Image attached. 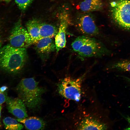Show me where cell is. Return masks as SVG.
<instances>
[{
	"label": "cell",
	"instance_id": "cell-24",
	"mask_svg": "<svg viewBox=\"0 0 130 130\" xmlns=\"http://www.w3.org/2000/svg\"><path fill=\"white\" fill-rule=\"evenodd\" d=\"M1 110H2V106L1 105H0V118L1 116Z\"/></svg>",
	"mask_w": 130,
	"mask_h": 130
},
{
	"label": "cell",
	"instance_id": "cell-14",
	"mask_svg": "<svg viewBox=\"0 0 130 130\" xmlns=\"http://www.w3.org/2000/svg\"><path fill=\"white\" fill-rule=\"evenodd\" d=\"M40 24L35 19L29 21L26 24V29L30 36L33 44H35L39 40Z\"/></svg>",
	"mask_w": 130,
	"mask_h": 130
},
{
	"label": "cell",
	"instance_id": "cell-1",
	"mask_svg": "<svg viewBox=\"0 0 130 130\" xmlns=\"http://www.w3.org/2000/svg\"><path fill=\"white\" fill-rule=\"evenodd\" d=\"M27 58L26 48L16 47L9 44L0 48V67L8 72L15 73L20 72Z\"/></svg>",
	"mask_w": 130,
	"mask_h": 130
},
{
	"label": "cell",
	"instance_id": "cell-11",
	"mask_svg": "<svg viewBox=\"0 0 130 130\" xmlns=\"http://www.w3.org/2000/svg\"><path fill=\"white\" fill-rule=\"evenodd\" d=\"M78 130H105L107 126L105 124L92 117H86L79 123L77 127Z\"/></svg>",
	"mask_w": 130,
	"mask_h": 130
},
{
	"label": "cell",
	"instance_id": "cell-21",
	"mask_svg": "<svg viewBox=\"0 0 130 130\" xmlns=\"http://www.w3.org/2000/svg\"><path fill=\"white\" fill-rule=\"evenodd\" d=\"M7 87L6 86H3L0 87V90L2 92H5L7 90Z\"/></svg>",
	"mask_w": 130,
	"mask_h": 130
},
{
	"label": "cell",
	"instance_id": "cell-19",
	"mask_svg": "<svg viewBox=\"0 0 130 130\" xmlns=\"http://www.w3.org/2000/svg\"><path fill=\"white\" fill-rule=\"evenodd\" d=\"M7 97L5 92H2L0 90V105L6 102Z\"/></svg>",
	"mask_w": 130,
	"mask_h": 130
},
{
	"label": "cell",
	"instance_id": "cell-2",
	"mask_svg": "<svg viewBox=\"0 0 130 130\" xmlns=\"http://www.w3.org/2000/svg\"><path fill=\"white\" fill-rule=\"evenodd\" d=\"M19 98L29 109L38 108L42 102V95L46 91L39 85L38 82L33 78L23 79L16 87Z\"/></svg>",
	"mask_w": 130,
	"mask_h": 130
},
{
	"label": "cell",
	"instance_id": "cell-6",
	"mask_svg": "<svg viewBox=\"0 0 130 130\" xmlns=\"http://www.w3.org/2000/svg\"><path fill=\"white\" fill-rule=\"evenodd\" d=\"M9 44L18 48H25L33 44L27 30L22 26L20 20L15 24L9 38Z\"/></svg>",
	"mask_w": 130,
	"mask_h": 130
},
{
	"label": "cell",
	"instance_id": "cell-8",
	"mask_svg": "<svg viewBox=\"0 0 130 130\" xmlns=\"http://www.w3.org/2000/svg\"><path fill=\"white\" fill-rule=\"evenodd\" d=\"M67 10H64L59 15L60 25L57 34L55 37L57 53L64 48L66 41L65 34L67 29L70 24V15Z\"/></svg>",
	"mask_w": 130,
	"mask_h": 130
},
{
	"label": "cell",
	"instance_id": "cell-22",
	"mask_svg": "<svg viewBox=\"0 0 130 130\" xmlns=\"http://www.w3.org/2000/svg\"><path fill=\"white\" fill-rule=\"evenodd\" d=\"M123 117L126 119L128 122L130 124V117L128 116L126 117L123 116Z\"/></svg>",
	"mask_w": 130,
	"mask_h": 130
},
{
	"label": "cell",
	"instance_id": "cell-9",
	"mask_svg": "<svg viewBox=\"0 0 130 130\" xmlns=\"http://www.w3.org/2000/svg\"><path fill=\"white\" fill-rule=\"evenodd\" d=\"M6 102L9 112L18 118L28 117L26 106L20 98L7 97Z\"/></svg>",
	"mask_w": 130,
	"mask_h": 130
},
{
	"label": "cell",
	"instance_id": "cell-27",
	"mask_svg": "<svg viewBox=\"0 0 130 130\" xmlns=\"http://www.w3.org/2000/svg\"></svg>",
	"mask_w": 130,
	"mask_h": 130
},
{
	"label": "cell",
	"instance_id": "cell-26",
	"mask_svg": "<svg viewBox=\"0 0 130 130\" xmlns=\"http://www.w3.org/2000/svg\"><path fill=\"white\" fill-rule=\"evenodd\" d=\"M0 126H1V123L0 122Z\"/></svg>",
	"mask_w": 130,
	"mask_h": 130
},
{
	"label": "cell",
	"instance_id": "cell-17",
	"mask_svg": "<svg viewBox=\"0 0 130 130\" xmlns=\"http://www.w3.org/2000/svg\"><path fill=\"white\" fill-rule=\"evenodd\" d=\"M18 121L17 120L9 117H6L3 120L5 128L8 130L22 129L23 128V125Z\"/></svg>",
	"mask_w": 130,
	"mask_h": 130
},
{
	"label": "cell",
	"instance_id": "cell-3",
	"mask_svg": "<svg viewBox=\"0 0 130 130\" xmlns=\"http://www.w3.org/2000/svg\"><path fill=\"white\" fill-rule=\"evenodd\" d=\"M71 46L73 50L81 58L101 57L111 53L101 42L87 36L78 37Z\"/></svg>",
	"mask_w": 130,
	"mask_h": 130
},
{
	"label": "cell",
	"instance_id": "cell-23",
	"mask_svg": "<svg viewBox=\"0 0 130 130\" xmlns=\"http://www.w3.org/2000/svg\"><path fill=\"white\" fill-rule=\"evenodd\" d=\"M2 43V35L1 33V30L0 29V48L1 47Z\"/></svg>",
	"mask_w": 130,
	"mask_h": 130
},
{
	"label": "cell",
	"instance_id": "cell-7",
	"mask_svg": "<svg viewBox=\"0 0 130 130\" xmlns=\"http://www.w3.org/2000/svg\"><path fill=\"white\" fill-rule=\"evenodd\" d=\"M76 26L79 31L85 35L95 36L99 33L93 17L89 13L78 16L76 19Z\"/></svg>",
	"mask_w": 130,
	"mask_h": 130
},
{
	"label": "cell",
	"instance_id": "cell-4",
	"mask_svg": "<svg viewBox=\"0 0 130 130\" xmlns=\"http://www.w3.org/2000/svg\"><path fill=\"white\" fill-rule=\"evenodd\" d=\"M109 12L111 20L116 26L130 31V0H111Z\"/></svg>",
	"mask_w": 130,
	"mask_h": 130
},
{
	"label": "cell",
	"instance_id": "cell-13",
	"mask_svg": "<svg viewBox=\"0 0 130 130\" xmlns=\"http://www.w3.org/2000/svg\"><path fill=\"white\" fill-rule=\"evenodd\" d=\"M103 6L102 0H84L79 5L78 8L85 13H89L101 10Z\"/></svg>",
	"mask_w": 130,
	"mask_h": 130
},
{
	"label": "cell",
	"instance_id": "cell-10",
	"mask_svg": "<svg viewBox=\"0 0 130 130\" xmlns=\"http://www.w3.org/2000/svg\"><path fill=\"white\" fill-rule=\"evenodd\" d=\"M35 44V49L40 54H49L56 50L55 41L51 38H42Z\"/></svg>",
	"mask_w": 130,
	"mask_h": 130
},
{
	"label": "cell",
	"instance_id": "cell-16",
	"mask_svg": "<svg viewBox=\"0 0 130 130\" xmlns=\"http://www.w3.org/2000/svg\"><path fill=\"white\" fill-rule=\"evenodd\" d=\"M108 69L120 72H130V60L122 59L115 61L108 66Z\"/></svg>",
	"mask_w": 130,
	"mask_h": 130
},
{
	"label": "cell",
	"instance_id": "cell-25",
	"mask_svg": "<svg viewBox=\"0 0 130 130\" xmlns=\"http://www.w3.org/2000/svg\"><path fill=\"white\" fill-rule=\"evenodd\" d=\"M0 0L2 1H4L6 2H8L10 1L11 0Z\"/></svg>",
	"mask_w": 130,
	"mask_h": 130
},
{
	"label": "cell",
	"instance_id": "cell-18",
	"mask_svg": "<svg viewBox=\"0 0 130 130\" xmlns=\"http://www.w3.org/2000/svg\"><path fill=\"white\" fill-rule=\"evenodd\" d=\"M33 0H15L19 7L22 10H24L30 5Z\"/></svg>",
	"mask_w": 130,
	"mask_h": 130
},
{
	"label": "cell",
	"instance_id": "cell-20",
	"mask_svg": "<svg viewBox=\"0 0 130 130\" xmlns=\"http://www.w3.org/2000/svg\"><path fill=\"white\" fill-rule=\"evenodd\" d=\"M120 76L123 79L130 83V78L123 75H120Z\"/></svg>",
	"mask_w": 130,
	"mask_h": 130
},
{
	"label": "cell",
	"instance_id": "cell-15",
	"mask_svg": "<svg viewBox=\"0 0 130 130\" xmlns=\"http://www.w3.org/2000/svg\"><path fill=\"white\" fill-rule=\"evenodd\" d=\"M58 31V28L52 25L46 23L40 24L39 39L44 38L55 37Z\"/></svg>",
	"mask_w": 130,
	"mask_h": 130
},
{
	"label": "cell",
	"instance_id": "cell-12",
	"mask_svg": "<svg viewBox=\"0 0 130 130\" xmlns=\"http://www.w3.org/2000/svg\"><path fill=\"white\" fill-rule=\"evenodd\" d=\"M19 122L24 124L27 129L29 130H42L45 126L44 121L41 119L35 117H27L22 119H17Z\"/></svg>",
	"mask_w": 130,
	"mask_h": 130
},
{
	"label": "cell",
	"instance_id": "cell-5",
	"mask_svg": "<svg viewBox=\"0 0 130 130\" xmlns=\"http://www.w3.org/2000/svg\"><path fill=\"white\" fill-rule=\"evenodd\" d=\"M81 80L80 78L75 79L70 77L65 78L58 84L59 93L66 98L79 101L81 93Z\"/></svg>",
	"mask_w": 130,
	"mask_h": 130
}]
</instances>
